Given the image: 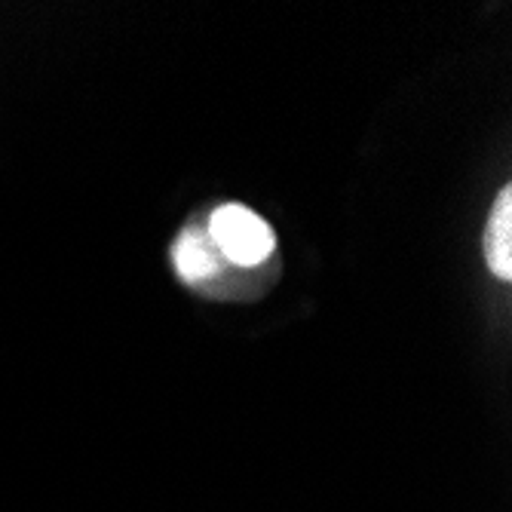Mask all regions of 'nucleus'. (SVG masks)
Masks as SVG:
<instances>
[{"instance_id":"7ed1b4c3","label":"nucleus","mask_w":512,"mask_h":512,"mask_svg":"<svg viewBox=\"0 0 512 512\" xmlns=\"http://www.w3.org/2000/svg\"><path fill=\"white\" fill-rule=\"evenodd\" d=\"M485 261L494 276L512 279V188L497 194L485 227Z\"/></svg>"},{"instance_id":"f03ea898","label":"nucleus","mask_w":512,"mask_h":512,"mask_svg":"<svg viewBox=\"0 0 512 512\" xmlns=\"http://www.w3.org/2000/svg\"><path fill=\"white\" fill-rule=\"evenodd\" d=\"M172 264L178 270V276L188 286L206 283L212 273L221 270V255L212 243V237L200 227H188L178 237V243L172 246Z\"/></svg>"},{"instance_id":"f257e3e1","label":"nucleus","mask_w":512,"mask_h":512,"mask_svg":"<svg viewBox=\"0 0 512 512\" xmlns=\"http://www.w3.org/2000/svg\"><path fill=\"white\" fill-rule=\"evenodd\" d=\"M218 255L234 267H258L276 249L273 227L243 203H224L212 212L209 230Z\"/></svg>"}]
</instances>
